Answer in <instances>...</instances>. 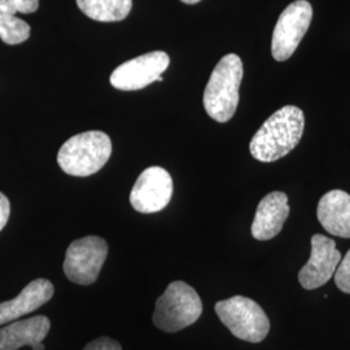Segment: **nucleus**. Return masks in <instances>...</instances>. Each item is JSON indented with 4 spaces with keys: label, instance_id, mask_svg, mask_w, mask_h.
Segmentation results:
<instances>
[{
    "label": "nucleus",
    "instance_id": "f257e3e1",
    "mask_svg": "<svg viewBox=\"0 0 350 350\" xmlns=\"http://www.w3.org/2000/svg\"><path fill=\"white\" fill-rule=\"evenodd\" d=\"M305 116L300 108L287 105L269 117L250 140V154L261 163H274L300 143Z\"/></svg>",
    "mask_w": 350,
    "mask_h": 350
},
{
    "label": "nucleus",
    "instance_id": "f03ea898",
    "mask_svg": "<svg viewBox=\"0 0 350 350\" xmlns=\"http://www.w3.org/2000/svg\"><path fill=\"white\" fill-rule=\"evenodd\" d=\"M243 72V62L235 53L224 56L213 69L202 101L209 117L217 122H228L237 112Z\"/></svg>",
    "mask_w": 350,
    "mask_h": 350
},
{
    "label": "nucleus",
    "instance_id": "7ed1b4c3",
    "mask_svg": "<svg viewBox=\"0 0 350 350\" xmlns=\"http://www.w3.org/2000/svg\"><path fill=\"white\" fill-rule=\"evenodd\" d=\"M112 154V140L103 131H86L68 139L57 154L64 173L88 176L98 173Z\"/></svg>",
    "mask_w": 350,
    "mask_h": 350
},
{
    "label": "nucleus",
    "instance_id": "20e7f679",
    "mask_svg": "<svg viewBox=\"0 0 350 350\" xmlns=\"http://www.w3.org/2000/svg\"><path fill=\"white\" fill-rule=\"evenodd\" d=\"M202 313L199 293L185 282H173L157 301L153 323L163 332L174 334L193 325Z\"/></svg>",
    "mask_w": 350,
    "mask_h": 350
},
{
    "label": "nucleus",
    "instance_id": "39448f33",
    "mask_svg": "<svg viewBox=\"0 0 350 350\" xmlns=\"http://www.w3.org/2000/svg\"><path fill=\"white\" fill-rule=\"evenodd\" d=\"M215 313L235 338L261 342L270 332V321L262 308L244 296H234L215 304Z\"/></svg>",
    "mask_w": 350,
    "mask_h": 350
},
{
    "label": "nucleus",
    "instance_id": "423d86ee",
    "mask_svg": "<svg viewBox=\"0 0 350 350\" xmlns=\"http://www.w3.org/2000/svg\"><path fill=\"white\" fill-rule=\"evenodd\" d=\"M108 256V244L99 237H86L75 240L66 250L64 273L79 286L96 282Z\"/></svg>",
    "mask_w": 350,
    "mask_h": 350
},
{
    "label": "nucleus",
    "instance_id": "0eeeda50",
    "mask_svg": "<svg viewBox=\"0 0 350 350\" xmlns=\"http://www.w3.org/2000/svg\"><path fill=\"white\" fill-rule=\"evenodd\" d=\"M313 18V7L306 0L291 3L278 18L273 40L271 53L276 62H286L305 37Z\"/></svg>",
    "mask_w": 350,
    "mask_h": 350
},
{
    "label": "nucleus",
    "instance_id": "6e6552de",
    "mask_svg": "<svg viewBox=\"0 0 350 350\" xmlns=\"http://www.w3.org/2000/svg\"><path fill=\"white\" fill-rule=\"evenodd\" d=\"M169 64L170 57L166 52H148L117 66L111 75V85L121 91H137L153 82H163L161 75Z\"/></svg>",
    "mask_w": 350,
    "mask_h": 350
},
{
    "label": "nucleus",
    "instance_id": "1a4fd4ad",
    "mask_svg": "<svg viewBox=\"0 0 350 350\" xmlns=\"http://www.w3.org/2000/svg\"><path fill=\"white\" fill-rule=\"evenodd\" d=\"M173 196V179L160 166H150L139 175L130 192V202L139 213L161 212Z\"/></svg>",
    "mask_w": 350,
    "mask_h": 350
},
{
    "label": "nucleus",
    "instance_id": "9d476101",
    "mask_svg": "<svg viewBox=\"0 0 350 350\" xmlns=\"http://www.w3.org/2000/svg\"><path fill=\"white\" fill-rule=\"evenodd\" d=\"M341 261L336 243L325 235L317 234L312 238V256L299 273L301 286L308 291L322 287L334 276Z\"/></svg>",
    "mask_w": 350,
    "mask_h": 350
},
{
    "label": "nucleus",
    "instance_id": "9b49d317",
    "mask_svg": "<svg viewBox=\"0 0 350 350\" xmlns=\"http://www.w3.org/2000/svg\"><path fill=\"white\" fill-rule=\"evenodd\" d=\"M50 328V319L44 315L13 321L0 329V350H18L25 345L33 350H44L43 340Z\"/></svg>",
    "mask_w": 350,
    "mask_h": 350
},
{
    "label": "nucleus",
    "instance_id": "f8f14e48",
    "mask_svg": "<svg viewBox=\"0 0 350 350\" xmlns=\"http://www.w3.org/2000/svg\"><path fill=\"white\" fill-rule=\"evenodd\" d=\"M289 215L288 196L284 192L275 191L263 198L257 206L254 221L252 224L253 238L266 241L275 238L282 231Z\"/></svg>",
    "mask_w": 350,
    "mask_h": 350
},
{
    "label": "nucleus",
    "instance_id": "ddd939ff",
    "mask_svg": "<svg viewBox=\"0 0 350 350\" xmlns=\"http://www.w3.org/2000/svg\"><path fill=\"white\" fill-rule=\"evenodd\" d=\"M53 284L47 279H36L26 286L18 296L0 304V325L33 313L52 299Z\"/></svg>",
    "mask_w": 350,
    "mask_h": 350
},
{
    "label": "nucleus",
    "instance_id": "4468645a",
    "mask_svg": "<svg viewBox=\"0 0 350 350\" xmlns=\"http://www.w3.org/2000/svg\"><path fill=\"white\" fill-rule=\"evenodd\" d=\"M317 217L325 231L340 238L350 239V195L332 189L318 202Z\"/></svg>",
    "mask_w": 350,
    "mask_h": 350
},
{
    "label": "nucleus",
    "instance_id": "2eb2a0df",
    "mask_svg": "<svg viewBox=\"0 0 350 350\" xmlns=\"http://www.w3.org/2000/svg\"><path fill=\"white\" fill-rule=\"evenodd\" d=\"M77 5L95 21L117 23L129 16L133 0H77Z\"/></svg>",
    "mask_w": 350,
    "mask_h": 350
},
{
    "label": "nucleus",
    "instance_id": "dca6fc26",
    "mask_svg": "<svg viewBox=\"0 0 350 350\" xmlns=\"http://www.w3.org/2000/svg\"><path fill=\"white\" fill-rule=\"evenodd\" d=\"M30 37V26L12 14H0V39L10 46L24 43Z\"/></svg>",
    "mask_w": 350,
    "mask_h": 350
},
{
    "label": "nucleus",
    "instance_id": "f3484780",
    "mask_svg": "<svg viewBox=\"0 0 350 350\" xmlns=\"http://www.w3.org/2000/svg\"><path fill=\"white\" fill-rule=\"evenodd\" d=\"M39 0H0V14L37 12Z\"/></svg>",
    "mask_w": 350,
    "mask_h": 350
},
{
    "label": "nucleus",
    "instance_id": "a211bd4d",
    "mask_svg": "<svg viewBox=\"0 0 350 350\" xmlns=\"http://www.w3.org/2000/svg\"><path fill=\"white\" fill-rule=\"evenodd\" d=\"M334 275L338 289L350 295V250L345 254V257L341 258Z\"/></svg>",
    "mask_w": 350,
    "mask_h": 350
},
{
    "label": "nucleus",
    "instance_id": "6ab92c4d",
    "mask_svg": "<svg viewBox=\"0 0 350 350\" xmlns=\"http://www.w3.org/2000/svg\"><path fill=\"white\" fill-rule=\"evenodd\" d=\"M83 350H122V347L113 338H99L91 341Z\"/></svg>",
    "mask_w": 350,
    "mask_h": 350
},
{
    "label": "nucleus",
    "instance_id": "aec40b11",
    "mask_svg": "<svg viewBox=\"0 0 350 350\" xmlns=\"http://www.w3.org/2000/svg\"><path fill=\"white\" fill-rule=\"evenodd\" d=\"M11 214V204L8 198L0 192V231L5 227Z\"/></svg>",
    "mask_w": 350,
    "mask_h": 350
},
{
    "label": "nucleus",
    "instance_id": "412c9836",
    "mask_svg": "<svg viewBox=\"0 0 350 350\" xmlns=\"http://www.w3.org/2000/svg\"><path fill=\"white\" fill-rule=\"evenodd\" d=\"M180 1H183L186 4H196V3H199L201 0H180Z\"/></svg>",
    "mask_w": 350,
    "mask_h": 350
}]
</instances>
